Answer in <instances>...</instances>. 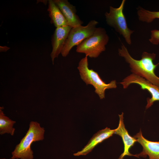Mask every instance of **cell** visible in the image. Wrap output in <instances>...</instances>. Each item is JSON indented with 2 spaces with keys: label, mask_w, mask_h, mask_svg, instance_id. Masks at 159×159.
I'll return each instance as SVG.
<instances>
[{
  "label": "cell",
  "mask_w": 159,
  "mask_h": 159,
  "mask_svg": "<svg viewBox=\"0 0 159 159\" xmlns=\"http://www.w3.org/2000/svg\"><path fill=\"white\" fill-rule=\"evenodd\" d=\"M118 52L119 55L123 57L129 64L132 73L144 78L159 87V77L155 73V70L158 64H155L153 63L156 56L155 54L144 52L142 55L141 59L136 60L131 56L122 43L121 48L118 49Z\"/></svg>",
  "instance_id": "1"
},
{
  "label": "cell",
  "mask_w": 159,
  "mask_h": 159,
  "mask_svg": "<svg viewBox=\"0 0 159 159\" xmlns=\"http://www.w3.org/2000/svg\"><path fill=\"white\" fill-rule=\"evenodd\" d=\"M45 130L37 122L32 121L24 137L12 152L11 159H33V152L31 146L33 142L42 140Z\"/></svg>",
  "instance_id": "2"
},
{
  "label": "cell",
  "mask_w": 159,
  "mask_h": 159,
  "mask_svg": "<svg viewBox=\"0 0 159 159\" xmlns=\"http://www.w3.org/2000/svg\"><path fill=\"white\" fill-rule=\"evenodd\" d=\"M77 68L81 79L86 85H90L93 86L95 93L100 99L105 98L106 90L116 88L117 87L115 80L106 84L102 80L97 72L89 68L87 56L80 60Z\"/></svg>",
  "instance_id": "3"
},
{
  "label": "cell",
  "mask_w": 159,
  "mask_h": 159,
  "mask_svg": "<svg viewBox=\"0 0 159 159\" xmlns=\"http://www.w3.org/2000/svg\"><path fill=\"white\" fill-rule=\"evenodd\" d=\"M109 37L103 28H96L94 33L84 40L76 47L77 52L84 53L86 56L96 58L106 49Z\"/></svg>",
  "instance_id": "4"
},
{
  "label": "cell",
  "mask_w": 159,
  "mask_h": 159,
  "mask_svg": "<svg viewBox=\"0 0 159 159\" xmlns=\"http://www.w3.org/2000/svg\"><path fill=\"white\" fill-rule=\"evenodd\" d=\"M125 2V0H123L118 8L110 6L109 12H106L105 16L107 24L122 35L127 43L130 45L131 44V35L134 31L128 28L123 13Z\"/></svg>",
  "instance_id": "5"
},
{
  "label": "cell",
  "mask_w": 159,
  "mask_h": 159,
  "mask_svg": "<svg viewBox=\"0 0 159 159\" xmlns=\"http://www.w3.org/2000/svg\"><path fill=\"white\" fill-rule=\"evenodd\" d=\"M98 23L97 21L92 20L85 26L81 25L72 28L62 51V56L66 57L74 46H77L91 36L95 31Z\"/></svg>",
  "instance_id": "6"
},
{
  "label": "cell",
  "mask_w": 159,
  "mask_h": 159,
  "mask_svg": "<svg viewBox=\"0 0 159 159\" xmlns=\"http://www.w3.org/2000/svg\"><path fill=\"white\" fill-rule=\"evenodd\" d=\"M120 83L122 85L124 89L127 88L130 84L134 83L140 85L141 89L147 90L151 94V97L147 98L146 109L151 107L154 102L159 101V87L139 76L132 73L125 78Z\"/></svg>",
  "instance_id": "7"
},
{
  "label": "cell",
  "mask_w": 159,
  "mask_h": 159,
  "mask_svg": "<svg viewBox=\"0 0 159 159\" xmlns=\"http://www.w3.org/2000/svg\"><path fill=\"white\" fill-rule=\"evenodd\" d=\"M72 28L66 26L56 28L52 38V51L50 56L53 64L55 58L61 53L68 34Z\"/></svg>",
  "instance_id": "8"
},
{
  "label": "cell",
  "mask_w": 159,
  "mask_h": 159,
  "mask_svg": "<svg viewBox=\"0 0 159 159\" xmlns=\"http://www.w3.org/2000/svg\"><path fill=\"white\" fill-rule=\"evenodd\" d=\"M134 137L143 148L142 151L136 154L137 157L145 158L148 155V159H159V141H152L147 139L143 135L141 130Z\"/></svg>",
  "instance_id": "9"
},
{
  "label": "cell",
  "mask_w": 159,
  "mask_h": 159,
  "mask_svg": "<svg viewBox=\"0 0 159 159\" xmlns=\"http://www.w3.org/2000/svg\"><path fill=\"white\" fill-rule=\"evenodd\" d=\"M123 113L119 115V121L118 126L115 129V133L120 136L122 140L124 149L123 152L120 155L118 159H123L126 156H134L137 157L136 155H133L130 152V150L133 146L135 143L137 142L136 138L131 136L125 127L123 122Z\"/></svg>",
  "instance_id": "10"
},
{
  "label": "cell",
  "mask_w": 159,
  "mask_h": 159,
  "mask_svg": "<svg viewBox=\"0 0 159 159\" xmlns=\"http://www.w3.org/2000/svg\"><path fill=\"white\" fill-rule=\"evenodd\" d=\"M62 12L68 25L72 28L82 25L83 22L76 14V7L67 0H54Z\"/></svg>",
  "instance_id": "11"
},
{
  "label": "cell",
  "mask_w": 159,
  "mask_h": 159,
  "mask_svg": "<svg viewBox=\"0 0 159 159\" xmlns=\"http://www.w3.org/2000/svg\"><path fill=\"white\" fill-rule=\"evenodd\" d=\"M115 129L112 130L107 127L99 130L94 135L87 145L81 150L74 153V155L78 156L86 155L98 144L112 136L115 133Z\"/></svg>",
  "instance_id": "12"
},
{
  "label": "cell",
  "mask_w": 159,
  "mask_h": 159,
  "mask_svg": "<svg viewBox=\"0 0 159 159\" xmlns=\"http://www.w3.org/2000/svg\"><path fill=\"white\" fill-rule=\"evenodd\" d=\"M47 11L51 23L57 27L68 26L65 18L54 0L48 1Z\"/></svg>",
  "instance_id": "13"
},
{
  "label": "cell",
  "mask_w": 159,
  "mask_h": 159,
  "mask_svg": "<svg viewBox=\"0 0 159 159\" xmlns=\"http://www.w3.org/2000/svg\"><path fill=\"white\" fill-rule=\"evenodd\" d=\"M4 108L3 107H0V134L2 135L6 133L13 136L15 130L13 125L16 121L5 116L2 110Z\"/></svg>",
  "instance_id": "14"
},
{
  "label": "cell",
  "mask_w": 159,
  "mask_h": 159,
  "mask_svg": "<svg viewBox=\"0 0 159 159\" xmlns=\"http://www.w3.org/2000/svg\"><path fill=\"white\" fill-rule=\"evenodd\" d=\"M137 14L140 21L150 23L156 19H159V11H151L139 6Z\"/></svg>",
  "instance_id": "15"
},
{
  "label": "cell",
  "mask_w": 159,
  "mask_h": 159,
  "mask_svg": "<svg viewBox=\"0 0 159 159\" xmlns=\"http://www.w3.org/2000/svg\"><path fill=\"white\" fill-rule=\"evenodd\" d=\"M150 38L149 39L150 42L154 45L159 44V30L154 29L151 31Z\"/></svg>",
  "instance_id": "16"
},
{
  "label": "cell",
  "mask_w": 159,
  "mask_h": 159,
  "mask_svg": "<svg viewBox=\"0 0 159 159\" xmlns=\"http://www.w3.org/2000/svg\"><path fill=\"white\" fill-rule=\"evenodd\" d=\"M0 51L1 52H6L10 49L9 47L6 46H0Z\"/></svg>",
  "instance_id": "17"
},
{
  "label": "cell",
  "mask_w": 159,
  "mask_h": 159,
  "mask_svg": "<svg viewBox=\"0 0 159 159\" xmlns=\"http://www.w3.org/2000/svg\"><path fill=\"white\" fill-rule=\"evenodd\" d=\"M5 159V158H1V159Z\"/></svg>",
  "instance_id": "18"
},
{
  "label": "cell",
  "mask_w": 159,
  "mask_h": 159,
  "mask_svg": "<svg viewBox=\"0 0 159 159\" xmlns=\"http://www.w3.org/2000/svg\"><path fill=\"white\" fill-rule=\"evenodd\" d=\"M10 159H11V158H10Z\"/></svg>",
  "instance_id": "19"
}]
</instances>
